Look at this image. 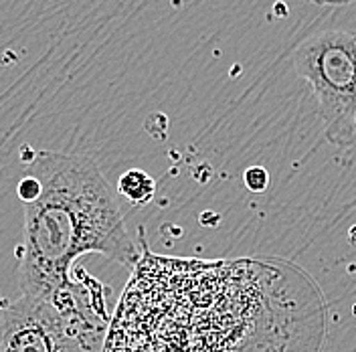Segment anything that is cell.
<instances>
[{
    "instance_id": "cell-6",
    "label": "cell",
    "mask_w": 356,
    "mask_h": 352,
    "mask_svg": "<svg viewBox=\"0 0 356 352\" xmlns=\"http://www.w3.org/2000/svg\"><path fill=\"white\" fill-rule=\"evenodd\" d=\"M308 2H314V4H318V6H326V4L336 6V4H348V2H353V0H308Z\"/></svg>"
},
{
    "instance_id": "cell-2",
    "label": "cell",
    "mask_w": 356,
    "mask_h": 352,
    "mask_svg": "<svg viewBox=\"0 0 356 352\" xmlns=\"http://www.w3.org/2000/svg\"><path fill=\"white\" fill-rule=\"evenodd\" d=\"M296 73L310 86L326 140L348 148L356 142V31L328 29L306 37L293 53Z\"/></svg>"
},
{
    "instance_id": "cell-1",
    "label": "cell",
    "mask_w": 356,
    "mask_h": 352,
    "mask_svg": "<svg viewBox=\"0 0 356 352\" xmlns=\"http://www.w3.org/2000/svg\"><path fill=\"white\" fill-rule=\"evenodd\" d=\"M17 193L24 207L22 294L49 296L71 284V267L86 253L124 267L140 262L110 182L88 156L35 152Z\"/></svg>"
},
{
    "instance_id": "cell-7",
    "label": "cell",
    "mask_w": 356,
    "mask_h": 352,
    "mask_svg": "<svg viewBox=\"0 0 356 352\" xmlns=\"http://www.w3.org/2000/svg\"><path fill=\"white\" fill-rule=\"evenodd\" d=\"M355 134H356V118H355Z\"/></svg>"
},
{
    "instance_id": "cell-5",
    "label": "cell",
    "mask_w": 356,
    "mask_h": 352,
    "mask_svg": "<svg viewBox=\"0 0 356 352\" xmlns=\"http://www.w3.org/2000/svg\"><path fill=\"white\" fill-rule=\"evenodd\" d=\"M243 182L251 193H264L269 186V173L264 166H251L245 170Z\"/></svg>"
},
{
    "instance_id": "cell-3",
    "label": "cell",
    "mask_w": 356,
    "mask_h": 352,
    "mask_svg": "<svg viewBox=\"0 0 356 352\" xmlns=\"http://www.w3.org/2000/svg\"><path fill=\"white\" fill-rule=\"evenodd\" d=\"M110 320L65 314L22 294L0 312V352H102Z\"/></svg>"
},
{
    "instance_id": "cell-4",
    "label": "cell",
    "mask_w": 356,
    "mask_h": 352,
    "mask_svg": "<svg viewBox=\"0 0 356 352\" xmlns=\"http://www.w3.org/2000/svg\"><path fill=\"white\" fill-rule=\"evenodd\" d=\"M115 186H118V193L136 207L148 205L156 195L154 178L144 170H138V168L126 170L120 176Z\"/></svg>"
}]
</instances>
